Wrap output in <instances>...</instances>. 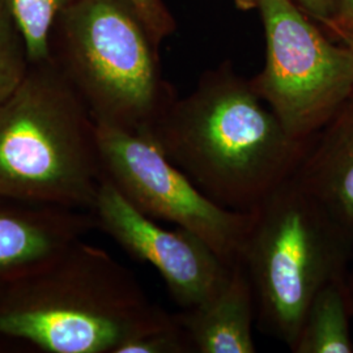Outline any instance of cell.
<instances>
[{"label": "cell", "instance_id": "cell-1", "mask_svg": "<svg viewBox=\"0 0 353 353\" xmlns=\"http://www.w3.org/2000/svg\"><path fill=\"white\" fill-rule=\"evenodd\" d=\"M216 204L252 212L296 173L312 140L293 139L230 64L205 72L148 132Z\"/></svg>", "mask_w": 353, "mask_h": 353}, {"label": "cell", "instance_id": "cell-2", "mask_svg": "<svg viewBox=\"0 0 353 353\" xmlns=\"http://www.w3.org/2000/svg\"><path fill=\"white\" fill-rule=\"evenodd\" d=\"M173 322L130 270L81 240L0 284V335L46 352L115 353Z\"/></svg>", "mask_w": 353, "mask_h": 353}, {"label": "cell", "instance_id": "cell-3", "mask_svg": "<svg viewBox=\"0 0 353 353\" xmlns=\"http://www.w3.org/2000/svg\"><path fill=\"white\" fill-rule=\"evenodd\" d=\"M103 181L96 123L54 59L0 105V198L90 211Z\"/></svg>", "mask_w": 353, "mask_h": 353}, {"label": "cell", "instance_id": "cell-4", "mask_svg": "<svg viewBox=\"0 0 353 353\" xmlns=\"http://www.w3.org/2000/svg\"><path fill=\"white\" fill-rule=\"evenodd\" d=\"M157 49L128 0H74L51 37L52 59L94 123L135 134L150 132L176 100Z\"/></svg>", "mask_w": 353, "mask_h": 353}, {"label": "cell", "instance_id": "cell-5", "mask_svg": "<svg viewBox=\"0 0 353 353\" xmlns=\"http://www.w3.org/2000/svg\"><path fill=\"white\" fill-rule=\"evenodd\" d=\"M353 237L290 176L254 210L241 263L259 328L293 350L316 292L347 278Z\"/></svg>", "mask_w": 353, "mask_h": 353}, {"label": "cell", "instance_id": "cell-6", "mask_svg": "<svg viewBox=\"0 0 353 353\" xmlns=\"http://www.w3.org/2000/svg\"><path fill=\"white\" fill-rule=\"evenodd\" d=\"M265 62L252 88L287 134L312 140L352 100L353 52L330 41L294 0H261Z\"/></svg>", "mask_w": 353, "mask_h": 353}, {"label": "cell", "instance_id": "cell-7", "mask_svg": "<svg viewBox=\"0 0 353 353\" xmlns=\"http://www.w3.org/2000/svg\"><path fill=\"white\" fill-rule=\"evenodd\" d=\"M103 176L141 214L192 232L233 267L241 262L254 211L228 210L172 164L148 132L96 123Z\"/></svg>", "mask_w": 353, "mask_h": 353}, {"label": "cell", "instance_id": "cell-8", "mask_svg": "<svg viewBox=\"0 0 353 353\" xmlns=\"http://www.w3.org/2000/svg\"><path fill=\"white\" fill-rule=\"evenodd\" d=\"M97 228L140 262L153 265L182 309L211 301L232 276L228 265L199 236L168 230L141 214L103 176L92 210Z\"/></svg>", "mask_w": 353, "mask_h": 353}, {"label": "cell", "instance_id": "cell-9", "mask_svg": "<svg viewBox=\"0 0 353 353\" xmlns=\"http://www.w3.org/2000/svg\"><path fill=\"white\" fill-rule=\"evenodd\" d=\"M97 228L90 211L0 198V284Z\"/></svg>", "mask_w": 353, "mask_h": 353}, {"label": "cell", "instance_id": "cell-10", "mask_svg": "<svg viewBox=\"0 0 353 353\" xmlns=\"http://www.w3.org/2000/svg\"><path fill=\"white\" fill-rule=\"evenodd\" d=\"M293 176L353 237V100L312 139Z\"/></svg>", "mask_w": 353, "mask_h": 353}, {"label": "cell", "instance_id": "cell-11", "mask_svg": "<svg viewBox=\"0 0 353 353\" xmlns=\"http://www.w3.org/2000/svg\"><path fill=\"white\" fill-rule=\"evenodd\" d=\"M195 353L256 352L252 325L256 305L242 263L233 265L227 285L211 301L174 314Z\"/></svg>", "mask_w": 353, "mask_h": 353}, {"label": "cell", "instance_id": "cell-12", "mask_svg": "<svg viewBox=\"0 0 353 353\" xmlns=\"http://www.w3.org/2000/svg\"><path fill=\"white\" fill-rule=\"evenodd\" d=\"M352 297L348 279L331 280L307 307L294 353H352Z\"/></svg>", "mask_w": 353, "mask_h": 353}, {"label": "cell", "instance_id": "cell-13", "mask_svg": "<svg viewBox=\"0 0 353 353\" xmlns=\"http://www.w3.org/2000/svg\"><path fill=\"white\" fill-rule=\"evenodd\" d=\"M74 0H3L21 33L30 64L52 59L51 37L59 14Z\"/></svg>", "mask_w": 353, "mask_h": 353}, {"label": "cell", "instance_id": "cell-14", "mask_svg": "<svg viewBox=\"0 0 353 353\" xmlns=\"http://www.w3.org/2000/svg\"><path fill=\"white\" fill-rule=\"evenodd\" d=\"M29 67L24 39L0 0V105L21 84Z\"/></svg>", "mask_w": 353, "mask_h": 353}, {"label": "cell", "instance_id": "cell-15", "mask_svg": "<svg viewBox=\"0 0 353 353\" xmlns=\"http://www.w3.org/2000/svg\"><path fill=\"white\" fill-rule=\"evenodd\" d=\"M115 353H195L186 331L174 322L122 344Z\"/></svg>", "mask_w": 353, "mask_h": 353}, {"label": "cell", "instance_id": "cell-16", "mask_svg": "<svg viewBox=\"0 0 353 353\" xmlns=\"http://www.w3.org/2000/svg\"><path fill=\"white\" fill-rule=\"evenodd\" d=\"M148 28L153 41L160 45L176 28L174 19L163 0H128Z\"/></svg>", "mask_w": 353, "mask_h": 353}, {"label": "cell", "instance_id": "cell-17", "mask_svg": "<svg viewBox=\"0 0 353 353\" xmlns=\"http://www.w3.org/2000/svg\"><path fill=\"white\" fill-rule=\"evenodd\" d=\"M294 3L313 20L327 26L335 17L338 0H294Z\"/></svg>", "mask_w": 353, "mask_h": 353}, {"label": "cell", "instance_id": "cell-18", "mask_svg": "<svg viewBox=\"0 0 353 353\" xmlns=\"http://www.w3.org/2000/svg\"><path fill=\"white\" fill-rule=\"evenodd\" d=\"M328 29L338 38L353 36V0H338V8Z\"/></svg>", "mask_w": 353, "mask_h": 353}, {"label": "cell", "instance_id": "cell-19", "mask_svg": "<svg viewBox=\"0 0 353 353\" xmlns=\"http://www.w3.org/2000/svg\"><path fill=\"white\" fill-rule=\"evenodd\" d=\"M236 4L243 8V10H250V8H258L261 0H234Z\"/></svg>", "mask_w": 353, "mask_h": 353}, {"label": "cell", "instance_id": "cell-20", "mask_svg": "<svg viewBox=\"0 0 353 353\" xmlns=\"http://www.w3.org/2000/svg\"><path fill=\"white\" fill-rule=\"evenodd\" d=\"M341 39V43H344V45H347L353 52V36H344V37L339 38ZM353 100V96H352Z\"/></svg>", "mask_w": 353, "mask_h": 353}, {"label": "cell", "instance_id": "cell-21", "mask_svg": "<svg viewBox=\"0 0 353 353\" xmlns=\"http://www.w3.org/2000/svg\"><path fill=\"white\" fill-rule=\"evenodd\" d=\"M350 283V290H351V297H352V305H353V278L352 281H348Z\"/></svg>", "mask_w": 353, "mask_h": 353}]
</instances>
